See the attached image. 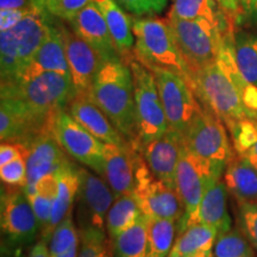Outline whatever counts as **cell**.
Segmentation results:
<instances>
[{
  "label": "cell",
  "mask_w": 257,
  "mask_h": 257,
  "mask_svg": "<svg viewBox=\"0 0 257 257\" xmlns=\"http://www.w3.org/2000/svg\"><path fill=\"white\" fill-rule=\"evenodd\" d=\"M135 149L133 144L105 143V167L102 178L113 192L114 199L133 193L135 186Z\"/></svg>",
  "instance_id": "cell-20"
},
{
  "label": "cell",
  "mask_w": 257,
  "mask_h": 257,
  "mask_svg": "<svg viewBox=\"0 0 257 257\" xmlns=\"http://www.w3.org/2000/svg\"><path fill=\"white\" fill-rule=\"evenodd\" d=\"M214 3H216L218 8L224 12V15L226 16L237 28L240 16L239 0H214Z\"/></svg>",
  "instance_id": "cell-43"
},
{
  "label": "cell",
  "mask_w": 257,
  "mask_h": 257,
  "mask_svg": "<svg viewBox=\"0 0 257 257\" xmlns=\"http://www.w3.org/2000/svg\"><path fill=\"white\" fill-rule=\"evenodd\" d=\"M233 48L239 70L244 78L257 87V30L236 28Z\"/></svg>",
  "instance_id": "cell-29"
},
{
  "label": "cell",
  "mask_w": 257,
  "mask_h": 257,
  "mask_svg": "<svg viewBox=\"0 0 257 257\" xmlns=\"http://www.w3.org/2000/svg\"><path fill=\"white\" fill-rule=\"evenodd\" d=\"M133 194L142 213L148 218H169L179 223L184 217L185 208L178 192L153 174L137 149L135 152Z\"/></svg>",
  "instance_id": "cell-9"
},
{
  "label": "cell",
  "mask_w": 257,
  "mask_h": 257,
  "mask_svg": "<svg viewBox=\"0 0 257 257\" xmlns=\"http://www.w3.org/2000/svg\"><path fill=\"white\" fill-rule=\"evenodd\" d=\"M227 193L229 191L223 179L213 182L205 192L197 211L186 227L191 224L200 223L216 227L218 233L230 230L232 220L227 210Z\"/></svg>",
  "instance_id": "cell-22"
},
{
  "label": "cell",
  "mask_w": 257,
  "mask_h": 257,
  "mask_svg": "<svg viewBox=\"0 0 257 257\" xmlns=\"http://www.w3.org/2000/svg\"><path fill=\"white\" fill-rule=\"evenodd\" d=\"M192 89L200 104L219 117L226 128L240 120H253L239 92L217 62L193 75Z\"/></svg>",
  "instance_id": "cell-4"
},
{
  "label": "cell",
  "mask_w": 257,
  "mask_h": 257,
  "mask_svg": "<svg viewBox=\"0 0 257 257\" xmlns=\"http://www.w3.org/2000/svg\"><path fill=\"white\" fill-rule=\"evenodd\" d=\"M53 134L68 155L91 168L102 178L105 167V143L79 124L67 110L60 111L54 121Z\"/></svg>",
  "instance_id": "cell-12"
},
{
  "label": "cell",
  "mask_w": 257,
  "mask_h": 257,
  "mask_svg": "<svg viewBox=\"0 0 257 257\" xmlns=\"http://www.w3.org/2000/svg\"><path fill=\"white\" fill-rule=\"evenodd\" d=\"M104 16L106 24L117 48L118 54L124 61L133 56L135 36L130 18L115 3V0H94Z\"/></svg>",
  "instance_id": "cell-25"
},
{
  "label": "cell",
  "mask_w": 257,
  "mask_h": 257,
  "mask_svg": "<svg viewBox=\"0 0 257 257\" xmlns=\"http://www.w3.org/2000/svg\"><path fill=\"white\" fill-rule=\"evenodd\" d=\"M178 221L169 218H148L147 257H167L172 251Z\"/></svg>",
  "instance_id": "cell-31"
},
{
  "label": "cell",
  "mask_w": 257,
  "mask_h": 257,
  "mask_svg": "<svg viewBox=\"0 0 257 257\" xmlns=\"http://www.w3.org/2000/svg\"><path fill=\"white\" fill-rule=\"evenodd\" d=\"M239 155L246 157V159L250 161V163H251L255 168H257V138L242 154H239Z\"/></svg>",
  "instance_id": "cell-46"
},
{
  "label": "cell",
  "mask_w": 257,
  "mask_h": 257,
  "mask_svg": "<svg viewBox=\"0 0 257 257\" xmlns=\"http://www.w3.org/2000/svg\"><path fill=\"white\" fill-rule=\"evenodd\" d=\"M92 2L93 0H36L40 8L64 22L74 17Z\"/></svg>",
  "instance_id": "cell-36"
},
{
  "label": "cell",
  "mask_w": 257,
  "mask_h": 257,
  "mask_svg": "<svg viewBox=\"0 0 257 257\" xmlns=\"http://www.w3.org/2000/svg\"><path fill=\"white\" fill-rule=\"evenodd\" d=\"M2 96L18 99L44 118H55L75 96L72 80L55 72H25L21 78L2 82Z\"/></svg>",
  "instance_id": "cell-2"
},
{
  "label": "cell",
  "mask_w": 257,
  "mask_h": 257,
  "mask_svg": "<svg viewBox=\"0 0 257 257\" xmlns=\"http://www.w3.org/2000/svg\"><path fill=\"white\" fill-rule=\"evenodd\" d=\"M36 6V0H0V10H31Z\"/></svg>",
  "instance_id": "cell-44"
},
{
  "label": "cell",
  "mask_w": 257,
  "mask_h": 257,
  "mask_svg": "<svg viewBox=\"0 0 257 257\" xmlns=\"http://www.w3.org/2000/svg\"><path fill=\"white\" fill-rule=\"evenodd\" d=\"M79 191L76 195L75 219L79 230H105L106 217L114 201L113 192L104 178L85 167L78 166Z\"/></svg>",
  "instance_id": "cell-13"
},
{
  "label": "cell",
  "mask_w": 257,
  "mask_h": 257,
  "mask_svg": "<svg viewBox=\"0 0 257 257\" xmlns=\"http://www.w3.org/2000/svg\"><path fill=\"white\" fill-rule=\"evenodd\" d=\"M0 207L3 251L16 253L36 239L40 223L23 188L3 186Z\"/></svg>",
  "instance_id": "cell-7"
},
{
  "label": "cell",
  "mask_w": 257,
  "mask_h": 257,
  "mask_svg": "<svg viewBox=\"0 0 257 257\" xmlns=\"http://www.w3.org/2000/svg\"><path fill=\"white\" fill-rule=\"evenodd\" d=\"M25 72H55L70 78L61 19L51 18L48 24L46 37Z\"/></svg>",
  "instance_id": "cell-21"
},
{
  "label": "cell",
  "mask_w": 257,
  "mask_h": 257,
  "mask_svg": "<svg viewBox=\"0 0 257 257\" xmlns=\"http://www.w3.org/2000/svg\"><path fill=\"white\" fill-rule=\"evenodd\" d=\"M57 186H59V182H57L56 174L47 175L42 178L35 185L34 191L28 194L31 206L40 223L41 236L46 232L49 225L53 205L57 194Z\"/></svg>",
  "instance_id": "cell-32"
},
{
  "label": "cell",
  "mask_w": 257,
  "mask_h": 257,
  "mask_svg": "<svg viewBox=\"0 0 257 257\" xmlns=\"http://www.w3.org/2000/svg\"><path fill=\"white\" fill-rule=\"evenodd\" d=\"M240 16L237 28L257 30V0H239Z\"/></svg>",
  "instance_id": "cell-40"
},
{
  "label": "cell",
  "mask_w": 257,
  "mask_h": 257,
  "mask_svg": "<svg viewBox=\"0 0 257 257\" xmlns=\"http://www.w3.org/2000/svg\"><path fill=\"white\" fill-rule=\"evenodd\" d=\"M64 49L74 92L76 95H89L93 81L105 62L93 48L81 40L68 25L62 23Z\"/></svg>",
  "instance_id": "cell-14"
},
{
  "label": "cell",
  "mask_w": 257,
  "mask_h": 257,
  "mask_svg": "<svg viewBox=\"0 0 257 257\" xmlns=\"http://www.w3.org/2000/svg\"><path fill=\"white\" fill-rule=\"evenodd\" d=\"M79 233L81 246L78 257H113L105 230L83 229L79 230Z\"/></svg>",
  "instance_id": "cell-35"
},
{
  "label": "cell",
  "mask_w": 257,
  "mask_h": 257,
  "mask_svg": "<svg viewBox=\"0 0 257 257\" xmlns=\"http://www.w3.org/2000/svg\"><path fill=\"white\" fill-rule=\"evenodd\" d=\"M182 144L184 140L181 135L169 128L161 137L138 149L153 174L175 191L176 169L181 156Z\"/></svg>",
  "instance_id": "cell-17"
},
{
  "label": "cell",
  "mask_w": 257,
  "mask_h": 257,
  "mask_svg": "<svg viewBox=\"0 0 257 257\" xmlns=\"http://www.w3.org/2000/svg\"><path fill=\"white\" fill-rule=\"evenodd\" d=\"M29 257H50L48 244L42 242V240L37 242L34 245V248L31 249L30 253H29Z\"/></svg>",
  "instance_id": "cell-45"
},
{
  "label": "cell",
  "mask_w": 257,
  "mask_h": 257,
  "mask_svg": "<svg viewBox=\"0 0 257 257\" xmlns=\"http://www.w3.org/2000/svg\"><path fill=\"white\" fill-rule=\"evenodd\" d=\"M167 257H178V256H176L174 252H172V251H170V253H169V255H168V256H167Z\"/></svg>",
  "instance_id": "cell-48"
},
{
  "label": "cell",
  "mask_w": 257,
  "mask_h": 257,
  "mask_svg": "<svg viewBox=\"0 0 257 257\" xmlns=\"http://www.w3.org/2000/svg\"><path fill=\"white\" fill-rule=\"evenodd\" d=\"M134 56L147 68L166 69L184 78L192 87V75L176 43L168 19L140 18L133 21Z\"/></svg>",
  "instance_id": "cell-3"
},
{
  "label": "cell",
  "mask_w": 257,
  "mask_h": 257,
  "mask_svg": "<svg viewBox=\"0 0 257 257\" xmlns=\"http://www.w3.org/2000/svg\"><path fill=\"white\" fill-rule=\"evenodd\" d=\"M88 96L136 147L138 126L134 76L126 61L121 57L105 61L96 73Z\"/></svg>",
  "instance_id": "cell-1"
},
{
  "label": "cell",
  "mask_w": 257,
  "mask_h": 257,
  "mask_svg": "<svg viewBox=\"0 0 257 257\" xmlns=\"http://www.w3.org/2000/svg\"><path fill=\"white\" fill-rule=\"evenodd\" d=\"M78 243H80V233L78 225L74 221L72 211L57 225L51 234L49 243H48L50 257H55L66 252Z\"/></svg>",
  "instance_id": "cell-34"
},
{
  "label": "cell",
  "mask_w": 257,
  "mask_h": 257,
  "mask_svg": "<svg viewBox=\"0 0 257 257\" xmlns=\"http://www.w3.org/2000/svg\"><path fill=\"white\" fill-rule=\"evenodd\" d=\"M28 148L22 143L15 142H2L0 147V166L6 165L10 161L18 157H27Z\"/></svg>",
  "instance_id": "cell-41"
},
{
  "label": "cell",
  "mask_w": 257,
  "mask_h": 257,
  "mask_svg": "<svg viewBox=\"0 0 257 257\" xmlns=\"http://www.w3.org/2000/svg\"><path fill=\"white\" fill-rule=\"evenodd\" d=\"M53 17L54 16L48 14L46 10L37 6L29 11L17 25L10 29L21 68L18 78H21L30 66L32 57L46 37L48 24Z\"/></svg>",
  "instance_id": "cell-18"
},
{
  "label": "cell",
  "mask_w": 257,
  "mask_h": 257,
  "mask_svg": "<svg viewBox=\"0 0 257 257\" xmlns=\"http://www.w3.org/2000/svg\"><path fill=\"white\" fill-rule=\"evenodd\" d=\"M67 111L74 119L102 143L117 146L131 144L89 96H74L67 107Z\"/></svg>",
  "instance_id": "cell-19"
},
{
  "label": "cell",
  "mask_w": 257,
  "mask_h": 257,
  "mask_svg": "<svg viewBox=\"0 0 257 257\" xmlns=\"http://www.w3.org/2000/svg\"><path fill=\"white\" fill-rule=\"evenodd\" d=\"M224 182L237 204H257V168L243 155L236 153L224 172Z\"/></svg>",
  "instance_id": "cell-23"
},
{
  "label": "cell",
  "mask_w": 257,
  "mask_h": 257,
  "mask_svg": "<svg viewBox=\"0 0 257 257\" xmlns=\"http://www.w3.org/2000/svg\"><path fill=\"white\" fill-rule=\"evenodd\" d=\"M118 2L125 10L138 17L160 15L168 5V0H118Z\"/></svg>",
  "instance_id": "cell-39"
},
{
  "label": "cell",
  "mask_w": 257,
  "mask_h": 257,
  "mask_svg": "<svg viewBox=\"0 0 257 257\" xmlns=\"http://www.w3.org/2000/svg\"><path fill=\"white\" fill-rule=\"evenodd\" d=\"M142 214L138 202L133 193L120 195L114 199L106 217V232L108 238L113 239L118 234L136 223Z\"/></svg>",
  "instance_id": "cell-30"
},
{
  "label": "cell",
  "mask_w": 257,
  "mask_h": 257,
  "mask_svg": "<svg viewBox=\"0 0 257 257\" xmlns=\"http://www.w3.org/2000/svg\"><path fill=\"white\" fill-rule=\"evenodd\" d=\"M126 62L134 76L138 126V142L134 148L138 150L166 134L169 130V125L152 70L141 63L134 54Z\"/></svg>",
  "instance_id": "cell-5"
},
{
  "label": "cell",
  "mask_w": 257,
  "mask_h": 257,
  "mask_svg": "<svg viewBox=\"0 0 257 257\" xmlns=\"http://www.w3.org/2000/svg\"><path fill=\"white\" fill-rule=\"evenodd\" d=\"M27 157H18L0 166V179L3 186L10 188H23L27 185Z\"/></svg>",
  "instance_id": "cell-38"
},
{
  "label": "cell",
  "mask_w": 257,
  "mask_h": 257,
  "mask_svg": "<svg viewBox=\"0 0 257 257\" xmlns=\"http://www.w3.org/2000/svg\"><path fill=\"white\" fill-rule=\"evenodd\" d=\"M178 234L172 252L178 257H206L213 250L218 230L211 225L195 223Z\"/></svg>",
  "instance_id": "cell-26"
},
{
  "label": "cell",
  "mask_w": 257,
  "mask_h": 257,
  "mask_svg": "<svg viewBox=\"0 0 257 257\" xmlns=\"http://www.w3.org/2000/svg\"><path fill=\"white\" fill-rule=\"evenodd\" d=\"M223 175L224 172L195 155L182 144L181 156L176 169L175 188L184 205L185 214L178 223V233L185 230L207 188L217 180L223 178Z\"/></svg>",
  "instance_id": "cell-10"
},
{
  "label": "cell",
  "mask_w": 257,
  "mask_h": 257,
  "mask_svg": "<svg viewBox=\"0 0 257 257\" xmlns=\"http://www.w3.org/2000/svg\"><path fill=\"white\" fill-rule=\"evenodd\" d=\"M56 176L59 186H57V194L53 205V211H51L50 221L47 231L41 236L42 242L47 244L49 243L55 227L67 217L69 212H72L73 204L75 202L79 191L78 165L74 163L68 168L62 169L57 173Z\"/></svg>",
  "instance_id": "cell-24"
},
{
  "label": "cell",
  "mask_w": 257,
  "mask_h": 257,
  "mask_svg": "<svg viewBox=\"0 0 257 257\" xmlns=\"http://www.w3.org/2000/svg\"><path fill=\"white\" fill-rule=\"evenodd\" d=\"M206 257H213V252H212V253H210V255H207Z\"/></svg>",
  "instance_id": "cell-49"
},
{
  "label": "cell",
  "mask_w": 257,
  "mask_h": 257,
  "mask_svg": "<svg viewBox=\"0 0 257 257\" xmlns=\"http://www.w3.org/2000/svg\"><path fill=\"white\" fill-rule=\"evenodd\" d=\"M168 22L192 78L199 70L216 62L224 36L217 25L204 19L191 21L172 15H168Z\"/></svg>",
  "instance_id": "cell-6"
},
{
  "label": "cell",
  "mask_w": 257,
  "mask_h": 257,
  "mask_svg": "<svg viewBox=\"0 0 257 257\" xmlns=\"http://www.w3.org/2000/svg\"><path fill=\"white\" fill-rule=\"evenodd\" d=\"M79 255V243L73 245L69 250H67L66 252L61 253V255H57L55 257H78Z\"/></svg>",
  "instance_id": "cell-47"
},
{
  "label": "cell",
  "mask_w": 257,
  "mask_h": 257,
  "mask_svg": "<svg viewBox=\"0 0 257 257\" xmlns=\"http://www.w3.org/2000/svg\"><path fill=\"white\" fill-rule=\"evenodd\" d=\"M111 240L113 257H147L148 217L142 213L136 223Z\"/></svg>",
  "instance_id": "cell-28"
},
{
  "label": "cell",
  "mask_w": 257,
  "mask_h": 257,
  "mask_svg": "<svg viewBox=\"0 0 257 257\" xmlns=\"http://www.w3.org/2000/svg\"><path fill=\"white\" fill-rule=\"evenodd\" d=\"M66 23L74 34L88 43L104 61L120 57L104 16L94 0Z\"/></svg>",
  "instance_id": "cell-16"
},
{
  "label": "cell",
  "mask_w": 257,
  "mask_h": 257,
  "mask_svg": "<svg viewBox=\"0 0 257 257\" xmlns=\"http://www.w3.org/2000/svg\"><path fill=\"white\" fill-rule=\"evenodd\" d=\"M170 130L184 135L202 108L188 82L178 74L166 69H153Z\"/></svg>",
  "instance_id": "cell-11"
},
{
  "label": "cell",
  "mask_w": 257,
  "mask_h": 257,
  "mask_svg": "<svg viewBox=\"0 0 257 257\" xmlns=\"http://www.w3.org/2000/svg\"><path fill=\"white\" fill-rule=\"evenodd\" d=\"M237 227L257 251V204L243 202L237 210Z\"/></svg>",
  "instance_id": "cell-37"
},
{
  "label": "cell",
  "mask_w": 257,
  "mask_h": 257,
  "mask_svg": "<svg viewBox=\"0 0 257 257\" xmlns=\"http://www.w3.org/2000/svg\"><path fill=\"white\" fill-rule=\"evenodd\" d=\"M31 10H0V31L14 28Z\"/></svg>",
  "instance_id": "cell-42"
},
{
  "label": "cell",
  "mask_w": 257,
  "mask_h": 257,
  "mask_svg": "<svg viewBox=\"0 0 257 257\" xmlns=\"http://www.w3.org/2000/svg\"><path fill=\"white\" fill-rule=\"evenodd\" d=\"M212 252L213 257H255L252 245L238 227L218 233Z\"/></svg>",
  "instance_id": "cell-33"
},
{
  "label": "cell",
  "mask_w": 257,
  "mask_h": 257,
  "mask_svg": "<svg viewBox=\"0 0 257 257\" xmlns=\"http://www.w3.org/2000/svg\"><path fill=\"white\" fill-rule=\"evenodd\" d=\"M182 140L187 149L221 172L236 155L225 124L205 106L189 124Z\"/></svg>",
  "instance_id": "cell-8"
},
{
  "label": "cell",
  "mask_w": 257,
  "mask_h": 257,
  "mask_svg": "<svg viewBox=\"0 0 257 257\" xmlns=\"http://www.w3.org/2000/svg\"><path fill=\"white\" fill-rule=\"evenodd\" d=\"M25 147L28 148V176L24 187L27 195L34 191L35 185L42 178L57 174L62 169L74 165L70 156L60 146L53 133L35 138Z\"/></svg>",
  "instance_id": "cell-15"
},
{
  "label": "cell",
  "mask_w": 257,
  "mask_h": 257,
  "mask_svg": "<svg viewBox=\"0 0 257 257\" xmlns=\"http://www.w3.org/2000/svg\"><path fill=\"white\" fill-rule=\"evenodd\" d=\"M168 15L191 21H208L217 25L223 35L236 30V25L224 15L214 0H174V5Z\"/></svg>",
  "instance_id": "cell-27"
}]
</instances>
